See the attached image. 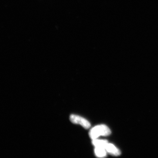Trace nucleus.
I'll use <instances>...</instances> for the list:
<instances>
[{
  "instance_id": "39448f33",
  "label": "nucleus",
  "mask_w": 158,
  "mask_h": 158,
  "mask_svg": "<svg viewBox=\"0 0 158 158\" xmlns=\"http://www.w3.org/2000/svg\"><path fill=\"white\" fill-rule=\"evenodd\" d=\"M94 152L97 156L98 157H104L106 156L107 151L103 148L95 147Z\"/></svg>"
},
{
  "instance_id": "20e7f679",
  "label": "nucleus",
  "mask_w": 158,
  "mask_h": 158,
  "mask_svg": "<svg viewBox=\"0 0 158 158\" xmlns=\"http://www.w3.org/2000/svg\"><path fill=\"white\" fill-rule=\"evenodd\" d=\"M108 143V141L106 140H98L96 139L93 140L92 141V144L95 147L103 148H105Z\"/></svg>"
},
{
  "instance_id": "f257e3e1",
  "label": "nucleus",
  "mask_w": 158,
  "mask_h": 158,
  "mask_svg": "<svg viewBox=\"0 0 158 158\" xmlns=\"http://www.w3.org/2000/svg\"><path fill=\"white\" fill-rule=\"evenodd\" d=\"M110 134L111 131L108 127L105 125H99L91 129L89 132V136L92 140H94L97 139L99 136H108Z\"/></svg>"
},
{
  "instance_id": "f03ea898",
  "label": "nucleus",
  "mask_w": 158,
  "mask_h": 158,
  "mask_svg": "<svg viewBox=\"0 0 158 158\" xmlns=\"http://www.w3.org/2000/svg\"><path fill=\"white\" fill-rule=\"evenodd\" d=\"M70 120L73 123L81 125L86 129H88L90 127V124L89 121L86 120L85 118L78 115H74V114L71 115Z\"/></svg>"
},
{
  "instance_id": "7ed1b4c3",
  "label": "nucleus",
  "mask_w": 158,
  "mask_h": 158,
  "mask_svg": "<svg viewBox=\"0 0 158 158\" xmlns=\"http://www.w3.org/2000/svg\"><path fill=\"white\" fill-rule=\"evenodd\" d=\"M105 149L107 152H109L110 154L113 155L117 156L120 155V151L117 148L115 147L113 144L108 143L105 148Z\"/></svg>"
}]
</instances>
